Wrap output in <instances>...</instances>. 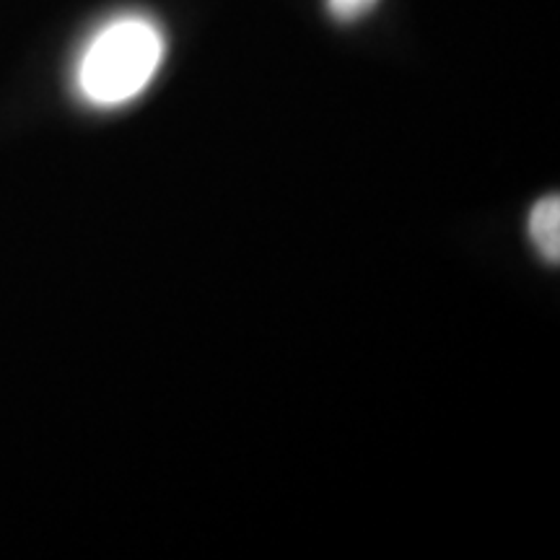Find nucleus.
<instances>
[{
    "label": "nucleus",
    "mask_w": 560,
    "mask_h": 560,
    "mask_svg": "<svg viewBox=\"0 0 560 560\" xmlns=\"http://www.w3.org/2000/svg\"><path fill=\"white\" fill-rule=\"evenodd\" d=\"M164 58V37L149 19L125 16L91 39L79 66V89L96 107H120L149 86Z\"/></svg>",
    "instance_id": "f257e3e1"
},
{
    "label": "nucleus",
    "mask_w": 560,
    "mask_h": 560,
    "mask_svg": "<svg viewBox=\"0 0 560 560\" xmlns=\"http://www.w3.org/2000/svg\"><path fill=\"white\" fill-rule=\"evenodd\" d=\"M380 0H327V9L338 21H359L376 9Z\"/></svg>",
    "instance_id": "7ed1b4c3"
},
{
    "label": "nucleus",
    "mask_w": 560,
    "mask_h": 560,
    "mask_svg": "<svg viewBox=\"0 0 560 560\" xmlns=\"http://www.w3.org/2000/svg\"><path fill=\"white\" fill-rule=\"evenodd\" d=\"M529 240L542 260L558 265L560 260V200L558 195H545L529 210Z\"/></svg>",
    "instance_id": "f03ea898"
}]
</instances>
